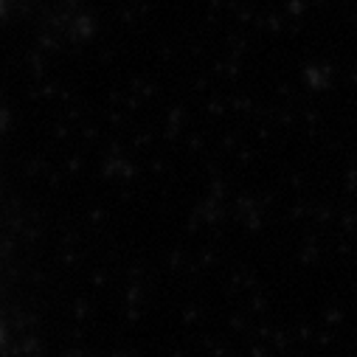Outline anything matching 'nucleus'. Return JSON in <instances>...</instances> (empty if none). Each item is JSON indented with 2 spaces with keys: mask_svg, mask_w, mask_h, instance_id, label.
Returning a JSON list of instances; mask_svg holds the SVG:
<instances>
[]
</instances>
